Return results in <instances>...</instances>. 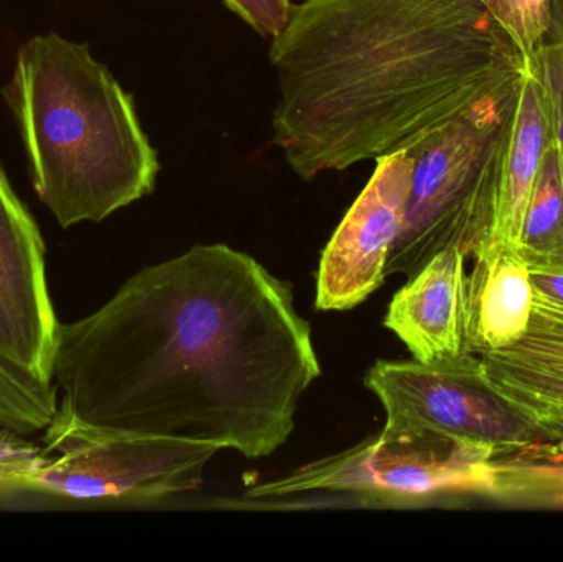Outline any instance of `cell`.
Masks as SVG:
<instances>
[{"label":"cell","instance_id":"cell-1","mask_svg":"<svg viewBox=\"0 0 563 562\" xmlns=\"http://www.w3.org/2000/svg\"><path fill=\"white\" fill-rule=\"evenodd\" d=\"M320 373L290 284L243 251L198 244L59 323L52 378L58 409L85 425L263 459Z\"/></svg>","mask_w":563,"mask_h":562},{"label":"cell","instance_id":"cell-16","mask_svg":"<svg viewBox=\"0 0 563 562\" xmlns=\"http://www.w3.org/2000/svg\"><path fill=\"white\" fill-rule=\"evenodd\" d=\"M522 63L541 86L549 134L563 157V0H549L538 48Z\"/></svg>","mask_w":563,"mask_h":562},{"label":"cell","instance_id":"cell-13","mask_svg":"<svg viewBox=\"0 0 563 562\" xmlns=\"http://www.w3.org/2000/svg\"><path fill=\"white\" fill-rule=\"evenodd\" d=\"M479 359L489 385L512 405L563 406V330L531 320L515 345Z\"/></svg>","mask_w":563,"mask_h":562},{"label":"cell","instance_id":"cell-15","mask_svg":"<svg viewBox=\"0 0 563 562\" xmlns=\"http://www.w3.org/2000/svg\"><path fill=\"white\" fill-rule=\"evenodd\" d=\"M488 498L515 508L563 510V458L544 448L493 461Z\"/></svg>","mask_w":563,"mask_h":562},{"label":"cell","instance_id":"cell-7","mask_svg":"<svg viewBox=\"0 0 563 562\" xmlns=\"http://www.w3.org/2000/svg\"><path fill=\"white\" fill-rule=\"evenodd\" d=\"M489 452L432 438L380 432L356 448L318 459L285 477L251 488L253 498H282L333 492L371 504H404L443 495L488 497L493 484Z\"/></svg>","mask_w":563,"mask_h":562},{"label":"cell","instance_id":"cell-3","mask_svg":"<svg viewBox=\"0 0 563 562\" xmlns=\"http://www.w3.org/2000/svg\"><path fill=\"white\" fill-rule=\"evenodd\" d=\"M3 96L36 197L59 227L99 223L154 191L161 164L134 99L88 43L33 36Z\"/></svg>","mask_w":563,"mask_h":562},{"label":"cell","instance_id":"cell-9","mask_svg":"<svg viewBox=\"0 0 563 562\" xmlns=\"http://www.w3.org/2000/svg\"><path fill=\"white\" fill-rule=\"evenodd\" d=\"M412 168L410 151L376 158L369 181L321 253L318 310L353 309L383 286L402 230Z\"/></svg>","mask_w":563,"mask_h":562},{"label":"cell","instance_id":"cell-2","mask_svg":"<svg viewBox=\"0 0 563 562\" xmlns=\"http://www.w3.org/2000/svg\"><path fill=\"white\" fill-rule=\"evenodd\" d=\"M495 0H303L271 40L274 144L301 180L409 151L488 98Z\"/></svg>","mask_w":563,"mask_h":562},{"label":"cell","instance_id":"cell-4","mask_svg":"<svg viewBox=\"0 0 563 562\" xmlns=\"http://www.w3.org/2000/svg\"><path fill=\"white\" fill-rule=\"evenodd\" d=\"M473 111L409 148L412 181L387 276L410 277L450 246L475 256L489 240L499 154H493L489 109Z\"/></svg>","mask_w":563,"mask_h":562},{"label":"cell","instance_id":"cell-10","mask_svg":"<svg viewBox=\"0 0 563 562\" xmlns=\"http://www.w3.org/2000/svg\"><path fill=\"white\" fill-rule=\"evenodd\" d=\"M466 254L450 246L423 264L394 294L384 326L412 359L430 363L466 352Z\"/></svg>","mask_w":563,"mask_h":562},{"label":"cell","instance_id":"cell-6","mask_svg":"<svg viewBox=\"0 0 563 562\" xmlns=\"http://www.w3.org/2000/svg\"><path fill=\"white\" fill-rule=\"evenodd\" d=\"M364 385L386 411L384 431L483 449L495 459L544 445L528 418L495 392L482 359L460 353L422 363L379 360Z\"/></svg>","mask_w":563,"mask_h":562},{"label":"cell","instance_id":"cell-5","mask_svg":"<svg viewBox=\"0 0 563 562\" xmlns=\"http://www.w3.org/2000/svg\"><path fill=\"white\" fill-rule=\"evenodd\" d=\"M45 464L29 494L78 502L161 500L200 487L221 451L208 442L112 431L56 409L43 431Z\"/></svg>","mask_w":563,"mask_h":562},{"label":"cell","instance_id":"cell-12","mask_svg":"<svg viewBox=\"0 0 563 562\" xmlns=\"http://www.w3.org/2000/svg\"><path fill=\"white\" fill-rule=\"evenodd\" d=\"M548 134V114L541 86L522 63L515 114L499 152L495 214L492 233L485 246H509L518 250Z\"/></svg>","mask_w":563,"mask_h":562},{"label":"cell","instance_id":"cell-19","mask_svg":"<svg viewBox=\"0 0 563 562\" xmlns=\"http://www.w3.org/2000/svg\"><path fill=\"white\" fill-rule=\"evenodd\" d=\"M503 29L509 33L522 62L531 58L544 32L549 0H495Z\"/></svg>","mask_w":563,"mask_h":562},{"label":"cell","instance_id":"cell-11","mask_svg":"<svg viewBox=\"0 0 563 562\" xmlns=\"http://www.w3.org/2000/svg\"><path fill=\"white\" fill-rule=\"evenodd\" d=\"M466 274V352L485 355L515 345L531 323V269L509 246H483Z\"/></svg>","mask_w":563,"mask_h":562},{"label":"cell","instance_id":"cell-17","mask_svg":"<svg viewBox=\"0 0 563 562\" xmlns=\"http://www.w3.org/2000/svg\"><path fill=\"white\" fill-rule=\"evenodd\" d=\"M56 409V388L29 385L0 368V429L29 438L45 431Z\"/></svg>","mask_w":563,"mask_h":562},{"label":"cell","instance_id":"cell-20","mask_svg":"<svg viewBox=\"0 0 563 562\" xmlns=\"http://www.w3.org/2000/svg\"><path fill=\"white\" fill-rule=\"evenodd\" d=\"M224 5L243 19L264 38L274 40L290 20V0H223Z\"/></svg>","mask_w":563,"mask_h":562},{"label":"cell","instance_id":"cell-8","mask_svg":"<svg viewBox=\"0 0 563 562\" xmlns=\"http://www.w3.org/2000/svg\"><path fill=\"white\" fill-rule=\"evenodd\" d=\"M58 330L42 233L0 165V368L29 385L55 388Z\"/></svg>","mask_w":563,"mask_h":562},{"label":"cell","instance_id":"cell-21","mask_svg":"<svg viewBox=\"0 0 563 562\" xmlns=\"http://www.w3.org/2000/svg\"><path fill=\"white\" fill-rule=\"evenodd\" d=\"M532 322L563 330V271L531 269Z\"/></svg>","mask_w":563,"mask_h":562},{"label":"cell","instance_id":"cell-14","mask_svg":"<svg viewBox=\"0 0 563 562\" xmlns=\"http://www.w3.org/2000/svg\"><path fill=\"white\" fill-rule=\"evenodd\" d=\"M518 253L529 269L563 271V157L551 134L526 211Z\"/></svg>","mask_w":563,"mask_h":562},{"label":"cell","instance_id":"cell-22","mask_svg":"<svg viewBox=\"0 0 563 562\" xmlns=\"http://www.w3.org/2000/svg\"><path fill=\"white\" fill-rule=\"evenodd\" d=\"M512 405V403H511ZM531 421L544 439L541 448L563 458V406L559 405H512Z\"/></svg>","mask_w":563,"mask_h":562},{"label":"cell","instance_id":"cell-18","mask_svg":"<svg viewBox=\"0 0 563 562\" xmlns=\"http://www.w3.org/2000/svg\"><path fill=\"white\" fill-rule=\"evenodd\" d=\"M46 452L26 436L0 429V498L29 494L30 484L45 464Z\"/></svg>","mask_w":563,"mask_h":562}]
</instances>
